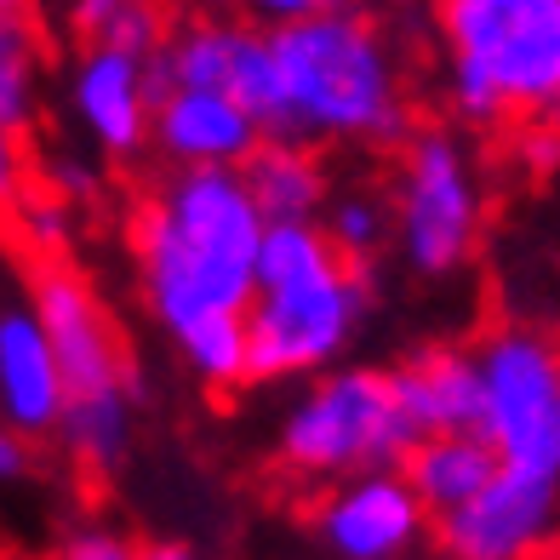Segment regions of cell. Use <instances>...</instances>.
Here are the masks:
<instances>
[{"instance_id": "6da1fadb", "label": "cell", "mask_w": 560, "mask_h": 560, "mask_svg": "<svg viewBox=\"0 0 560 560\" xmlns=\"http://www.w3.org/2000/svg\"><path fill=\"white\" fill-rule=\"evenodd\" d=\"M264 223L269 218L235 166H166L138 195L126 258L143 315L161 326L166 343L200 320H246Z\"/></svg>"}, {"instance_id": "7a4b0ae2", "label": "cell", "mask_w": 560, "mask_h": 560, "mask_svg": "<svg viewBox=\"0 0 560 560\" xmlns=\"http://www.w3.org/2000/svg\"><path fill=\"white\" fill-rule=\"evenodd\" d=\"M280 138L315 149H395L418 126L400 46L366 7H326L269 30Z\"/></svg>"}, {"instance_id": "3957f363", "label": "cell", "mask_w": 560, "mask_h": 560, "mask_svg": "<svg viewBox=\"0 0 560 560\" xmlns=\"http://www.w3.org/2000/svg\"><path fill=\"white\" fill-rule=\"evenodd\" d=\"M372 315V269L349 264L315 218L264 223L258 275L246 303L252 384H303L349 361Z\"/></svg>"}, {"instance_id": "277c9868", "label": "cell", "mask_w": 560, "mask_h": 560, "mask_svg": "<svg viewBox=\"0 0 560 560\" xmlns=\"http://www.w3.org/2000/svg\"><path fill=\"white\" fill-rule=\"evenodd\" d=\"M429 18L457 126H560V0H429Z\"/></svg>"}, {"instance_id": "5b68a950", "label": "cell", "mask_w": 560, "mask_h": 560, "mask_svg": "<svg viewBox=\"0 0 560 560\" xmlns=\"http://www.w3.org/2000/svg\"><path fill=\"white\" fill-rule=\"evenodd\" d=\"M30 310L40 315L46 343L58 354V377H63V418L52 441L86 480L120 475L138 446L143 384L132 372V354L120 343V326L109 315L104 292L69 258H35Z\"/></svg>"}, {"instance_id": "8992f818", "label": "cell", "mask_w": 560, "mask_h": 560, "mask_svg": "<svg viewBox=\"0 0 560 560\" xmlns=\"http://www.w3.org/2000/svg\"><path fill=\"white\" fill-rule=\"evenodd\" d=\"M389 172V252L406 275L418 280H452L480 258L492 218V195L480 161L464 132L452 126H412Z\"/></svg>"}, {"instance_id": "52a82bcc", "label": "cell", "mask_w": 560, "mask_h": 560, "mask_svg": "<svg viewBox=\"0 0 560 560\" xmlns=\"http://www.w3.org/2000/svg\"><path fill=\"white\" fill-rule=\"evenodd\" d=\"M412 423L400 418L389 389V366L338 361L315 377H303L298 395L275 418V464L292 480L332 487L343 475L395 469L412 446Z\"/></svg>"}, {"instance_id": "ba28073f", "label": "cell", "mask_w": 560, "mask_h": 560, "mask_svg": "<svg viewBox=\"0 0 560 560\" xmlns=\"http://www.w3.org/2000/svg\"><path fill=\"white\" fill-rule=\"evenodd\" d=\"M475 435L498 469L560 480V338L538 320H498L469 343Z\"/></svg>"}, {"instance_id": "9c48e42d", "label": "cell", "mask_w": 560, "mask_h": 560, "mask_svg": "<svg viewBox=\"0 0 560 560\" xmlns=\"http://www.w3.org/2000/svg\"><path fill=\"white\" fill-rule=\"evenodd\" d=\"M441 560H544L560 544V480L492 469L475 498L429 521Z\"/></svg>"}, {"instance_id": "30bf717a", "label": "cell", "mask_w": 560, "mask_h": 560, "mask_svg": "<svg viewBox=\"0 0 560 560\" xmlns=\"http://www.w3.org/2000/svg\"><path fill=\"white\" fill-rule=\"evenodd\" d=\"M310 526L326 560H412L429 538V509L400 469H366L320 487Z\"/></svg>"}, {"instance_id": "8fae6325", "label": "cell", "mask_w": 560, "mask_h": 560, "mask_svg": "<svg viewBox=\"0 0 560 560\" xmlns=\"http://www.w3.org/2000/svg\"><path fill=\"white\" fill-rule=\"evenodd\" d=\"M149 104H155V69L143 52L109 40H81L63 74V109L74 132L104 161H138L149 149Z\"/></svg>"}, {"instance_id": "7c38bea8", "label": "cell", "mask_w": 560, "mask_h": 560, "mask_svg": "<svg viewBox=\"0 0 560 560\" xmlns=\"http://www.w3.org/2000/svg\"><path fill=\"white\" fill-rule=\"evenodd\" d=\"M258 120L218 86H155L149 149L161 166H235L258 149Z\"/></svg>"}, {"instance_id": "4fadbf2b", "label": "cell", "mask_w": 560, "mask_h": 560, "mask_svg": "<svg viewBox=\"0 0 560 560\" xmlns=\"http://www.w3.org/2000/svg\"><path fill=\"white\" fill-rule=\"evenodd\" d=\"M63 418V377L30 298H0V423L23 441H52Z\"/></svg>"}, {"instance_id": "5bb4252c", "label": "cell", "mask_w": 560, "mask_h": 560, "mask_svg": "<svg viewBox=\"0 0 560 560\" xmlns=\"http://www.w3.org/2000/svg\"><path fill=\"white\" fill-rule=\"evenodd\" d=\"M389 389L412 435L475 429V361L469 343H423L389 366Z\"/></svg>"}, {"instance_id": "9a60e30c", "label": "cell", "mask_w": 560, "mask_h": 560, "mask_svg": "<svg viewBox=\"0 0 560 560\" xmlns=\"http://www.w3.org/2000/svg\"><path fill=\"white\" fill-rule=\"evenodd\" d=\"M241 177L269 223L320 218V207L332 200V161H326V149L298 143V138H258V149L241 161Z\"/></svg>"}, {"instance_id": "2e32d148", "label": "cell", "mask_w": 560, "mask_h": 560, "mask_svg": "<svg viewBox=\"0 0 560 560\" xmlns=\"http://www.w3.org/2000/svg\"><path fill=\"white\" fill-rule=\"evenodd\" d=\"M395 469L406 475V487L418 492V503L429 509V521H435V515H446V509H457L464 498H475L487 487L498 457L475 429H435V435H418L406 446V457Z\"/></svg>"}, {"instance_id": "e0dca14e", "label": "cell", "mask_w": 560, "mask_h": 560, "mask_svg": "<svg viewBox=\"0 0 560 560\" xmlns=\"http://www.w3.org/2000/svg\"><path fill=\"white\" fill-rule=\"evenodd\" d=\"M40 81H46V52L35 18H0V120L18 138H30L40 120Z\"/></svg>"}, {"instance_id": "ac0fdd59", "label": "cell", "mask_w": 560, "mask_h": 560, "mask_svg": "<svg viewBox=\"0 0 560 560\" xmlns=\"http://www.w3.org/2000/svg\"><path fill=\"white\" fill-rule=\"evenodd\" d=\"M315 223L326 229V241L361 269L377 264V252H389V207L377 189H332V200L320 207Z\"/></svg>"}, {"instance_id": "d6986e66", "label": "cell", "mask_w": 560, "mask_h": 560, "mask_svg": "<svg viewBox=\"0 0 560 560\" xmlns=\"http://www.w3.org/2000/svg\"><path fill=\"white\" fill-rule=\"evenodd\" d=\"M7 229L35 252V258H63L74 218H69V200H63V195H52V189H30V195L18 200V212H12Z\"/></svg>"}, {"instance_id": "ffe728a7", "label": "cell", "mask_w": 560, "mask_h": 560, "mask_svg": "<svg viewBox=\"0 0 560 560\" xmlns=\"http://www.w3.org/2000/svg\"><path fill=\"white\" fill-rule=\"evenodd\" d=\"M52 560H138V538H126L109 521H74L58 538Z\"/></svg>"}, {"instance_id": "44dd1931", "label": "cell", "mask_w": 560, "mask_h": 560, "mask_svg": "<svg viewBox=\"0 0 560 560\" xmlns=\"http://www.w3.org/2000/svg\"><path fill=\"white\" fill-rule=\"evenodd\" d=\"M229 18L241 23H258V30H280V23H298L310 12H326V7H343V0H223Z\"/></svg>"}, {"instance_id": "7402d4cb", "label": "cell", "mask_w": 560, "mask_h": 560, "mask_svg": "<svg viewBox=\"0 0 560 560\" xmlns=\"http://www.w3.org/2000/svg\"><path fill=\"white\" fill-rule=\"evenodd\" d=\"M30 195V161H23V138L0 120V223H12L18 200Z\"/></svg>"}, {"instance_id": "603a6c76", "label": "cell", "mask_w": 560, "mask_h": 560, "mask_svg": "<svg viewBox=\"0 0 560 560\" xmlns=\"http://www.w3.org/2000/svg\"><path fill=\"white\" fill-rule=\"evenodd\" d=\"M509 138H515V155L538 177H549L560 166V126H521V132H509Z\"/></svg>"}, {"instance_id": "cb8c5ba5", "label": "cell", "mask_w": 560, "mask_h": 560, "mask_svg": "<svg viewBox=\"0 0 560 560\" xmlns=\"http://www.w3.org/2000/svg\"><path fill=\"white\" fill-rule=\"evenodd\" d=\"M30 475H35V441H23L18 429L0 423V492L23 487Z\"/></svg>"}, {"instance_id": "d4e9b609", "label": "cell", "mask_w": 560, "mask_h": 560, "mask_svg": "<svg viewBox=\"0 0 560 560\" xmlns=\"http://www.w3.org/2000/svg\"><path fill=\"white\" fill-rule=\"evenodd\" d=\"M138 560H207V555L184 538H149V544H138Z\"/></svg>"}, {"instance_id": "484cf974", "label": "cell", "mask_w": 560, "mask_h": 560, "mask_svg": "<svg viewBox=\"0 0 560 560\" xmlns=\"http://www.w3.org/2000/svg\"><path fill=\"white\" fill-rule=\"evenodd\" d=\"M0 18H35V0H0Z\"/></svg>"}]
</instances>
